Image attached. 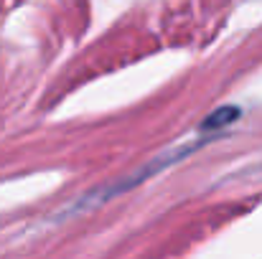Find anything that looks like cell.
I'll return each mask as SVG.
<instances>
[{
	"mask_svg": "<svg viewBox=\"0 0 262 259\" xmlns=\"http://www.w3.org/2000/svg\"><path fill=\"white\" fill-rule=\"evenodd\" d=\"M239 107H219V109H214L204 122H201V130L204 132H214V130H224V127H229L232 122H237L239 120Z\"/></svg>",
	"mask_w": 262,
	"mask_h": 259,
	"instance_id": "6da1fadb",
	"label": "cell"
}]
</instances>
